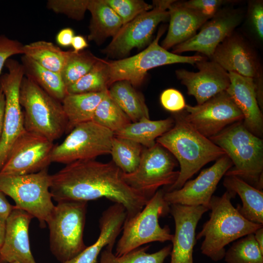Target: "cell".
Here are the masks:
<instances>
[{
	"label": "cell",
	"instance_id": "6da1fadb",
	"mask_svg": "<svg viewBox=\"0 0 263 263\" xmlns=\"http://www.w3.org/2000/svg\"><path fill=\"white\" fill-rule=\"evenodd\" d=\"M122 171L112 161L95 159L75 161L51 175L52 199L62 201H85L105 198L122 205L129 219L137 214L149 199L123 180Z\"/></svg>",
	"mask_w": 263,
	"mask_h": 263
},
{
	"label": "cell",
	"instance_id": "7a4b0ae2",
	"mask_svg": "<svg viewBox=\"0 0 263 263\" xmlns=\"http://www.w3.org/2000/svg\"><path fill=\"white\" fill-rule=\"evenodd\" d=\"M174 119L173 126L156 140L173 156L180 167L177 179L167 191L180 189L205 165L225 154L221 148L194 129L181 112L175 113Z\"/></svg>",
	"mask_w": 263,
	"mask_h": 263
},
{
	"label": "cell",
	"instance_id": "3957f363",
	"mask_svg": "<svg viewBox=\"0 0 263 263\" xmlns=\"http://www.w3.org/2000/svg\"><path fill=\"white\" fill-rule=\"evenodd\" d=\"M235 195L226 190L222 196H212L209 219L196 236L197 240L204 238L201 252L214 262L224 258L226 245L263 226L247 220L234 207L231 199Z\"/></svg>",
	"mask_w": 263,
	"mask_h": 263
},
{
	"label": "cell",
	"instance_id": "277c9868",
	"mask_svg": "<svg viewBox=\"0 0 263 263\" xmlns=\"http://www.w3.org/2000/svg\"><path fill=\"white\" fill-rule=\"evenodd\" d=\"M230 159L225 176L238 177L253 187L263 188V140L249 132L243 121L233 123L209 138Z\"/></svg>",
	"mask_w": 263,
	"mask_h": 263
},
{
	"label": "cell",
	"instance_id": "5b68a950",
	"mask_svg": "<svg viewBox=\"0 0 263 263\" xmlns=\"http://www.w3.org/2000/svg\"><path fill=\"white\" fill-rule=\"evenodd\" d=\"M19 102L25 130L54 142L66 132L67 121L60 101L24 76Z\"/></svg>",
	"mask_w": 263,
	"mask_h": 263
},
{
	"label": "cell",
	"instance_id": "8992f818",
	"mask_svg": "<svg viewBox=\"0 0 263 263\" xmlns=\"http://www.w3.org/2000/svg\"><path fill=\"white\" fill-rule=\"evenodd\" d=\"M87 202H57L47 222L50 249L61 263L75 257L87 246L83 240Z\"/></svg>",
	"mask_w": 263,
	"mask_h": 263
},
{
	"label": "cell",
	"instance_id": "52a82bcc",
	"mask_svg": "<svg viewBox=\"0 0 263 263\" xmlns=\"http://www.w3.org/2000/svg\"><path fill=\"white\" fill-rule=\"evenodd\" d=\"M50 185L51 175L48 168L24 175L0 172V191L14 201L15 207L37 219L41 227L47 225L55 206Z\"/></svg>",
	"mask_w": 263,
	"mask_h": 263
},
{
	"label": "cell",
	"instance_id": "ba28073f",
	"mask_svg": "<svg viewBox=\"0 0 263 263\" xmlns=\"http://www.w3.org/2000/svg\"><path fill=\"white\" fill-rule=\"evenodd\" d=\"M164 193L162 189L158 190L137 214L125 220L122 234L116 244L115 256H121L149 243L172 241L173 235L169 226L162 227L159 223V218L169 211Z\"/></svg>",
	"mask_w": 263,
	"mask_h": 263
},
{
	"label": "cell",
	"instance_id": "9c48e42d",
	"mask_svg": "<svg viewBox=\"0 0 263 263\" xmlns=\"http://www.w3.org/2000/svg\"><path fill=\"white\" fill-rule=\"evenodd\" d=\"M166 30L161 26L155 38L147 48L131 57L107 61L109 88L113 83L121 80L130 82L134 87L141 85L149 70L157 67L175 63L192 65L206 58L200 55L183 56L169 52L159 44Z\"/></svg>",
	"mask_w": 263,
	"mask_h": 263
},
{
	"label": "cell",
	"instance_id": "30bf717a",
	"mask_svg": "<svg viewBox=\"0 0 263 263\" xmlns=\"http://www.w3.org/2000/svg\"><path fill=\"white\" fill-rule=\"evenodd\" d=\"M177 161L159 143L143 149L140 163L131 173L122 172L125 183L150 199L161 186H170L178 178L179 171H174Z\"/></svg>",
	"mask_w": 263,
	"mask_h": 263
},
{
	"label": "cell",
	"instance_id": "8fae6325",
	"mask_svg": "<svg viewBox=\"0 0 263 263\" xmlns=\"http://www.w3.org/2000/svg\"><path fill=\"white\" fill-rule=\"evenodd\" d=\"M114 136L113 132L93 121L81 123L60 144L55 146L52 162L67 165L110 154Z\"/></svg>",
	"mask_w": 263,
	"mask_h": 263
},
{
	"label": "cell",
	"instance_id": "7c38bea8",
	"mask_svg": "<svg viewBox=\"0 0 263 263\" xmlns=\"http://www.w3.org/2000/svg\"><path fill=\"white\" fill-rule=\"evenodd\" d=\"M172 0H153V8L123 25L110 43L102 50L107 57L120 59L134 48L141 49L150 40L157 25L169 20Z\"/></svg>",
	"mask_w": 263,
	"mask_h": 263
},
{
	"label": "cell",
	"instance_id": "4fadbf2b",
	"mask_svg": "<svg viewBox=\"0 0 263 263\" xmlns=\"http://www.w3.org/2000/svg\"><path fill=\"white\" fill-rule=\"evenodd\" d=\"M5 66L8 72L0 75V89L5 99L4 127L0 141V171L14 144L25 131L19 102L21 83L25 76L23 67L12 58L8 59Z\"/></svg>",
	"mask_w": 263,
	"mask_h": 263
},
{
	"label": "cell",
	"instance_id": "5bb4252c",
	"mask_svg": "<svg viewBox=\"0 0 263 263\" xmlns=\"http://www.w3.org/2000/svg\"><path fill=\"white\" fill-rule=\"evenodd\" d=\"M181 113L194 129L208 138L244 120L243 114L226 91L202 104L194 106L186 104Z\"/></svg>",
	"mask_w": 263,
	"mask_h": 263
},
{
	"label": "cell",
	"instance_id": "9a60e30c",
	"mask_svg": "<svg viewBox=\"0 0 263 263\" xmlns=\"http://www.w3.org/2000/svg\"><path fill=\"white\" fill-rule=\"evenodd\" d=\"M54 142L26 130L13 146L0 172L24 175L47 169L52 162Z\"/></svg>",
	"mask_w": 263,
	"mask_h": 263
},
{
	"label": "cell",
	"instance_id": "2e32d148",
	"mask_svg": "<svg viewBox=\"0 0 263 263\" xmlns=\"http://www.w3.org/2000/svg\"><path fill=\"white\" fill-rule=\"evenodd\" d=\"M244 17L241 10L221 9L201 27L198 33L173 47L171 52L178 54L196 51L210 59L217 46L234 32L241 23Z\"/></svg>",
	"mask_w": 263,
	"mask_h": 263
},
{
	"label": "cell",
	"instance_id": "e0dca14e",
	"mask_svg": "<svg viewBox=\"0 0 263 263\" xmlns=\"http://www.w3.org/2000/svg\"><path fill=\"white\" fill-rule=\"evenodd\" d=\"M232 166L228 156L223 155L195 179L187 181L180 189L165 192V200L169 206H203L209 210L210 202L218 183Z\"/></svg>",
	"mask_w": 263,
	"mask_h": 263
},
{
	"label": "cell",
	"instance_id": "ac0fdd59",
	"mask_svg": "<svg viewBox=\"0 0 263 263\" xmlns=\"http://www.w3.org/2000/svg\"><path fill=\"white\" fill-rule=\"evenodd\" d=\"M211 60L228 73L263 79V72L257 54L245 38L235 32L226 37L216 48Z\"/></svg>",
	"mask_w": 263,
	"mask_h": 263
},
{
	"label": "cell",
	"instance_id": "d6986e66",
	"mask_svg": "<svg viewBox=\"0 0 263 263\" xmlns=\"http://www.w3.org/2000/svg\"><path fill=\"white\" fill-rule=\"evenodd\" d=\"M195 64L198 69L196 72L179 69L175 74L186 87L188 94L194 96L200 105L226 91L230 84V78L229 73L212 60L206 58Z\"/></svg>",
	"mask_w": 263,
	"mask_h": 263
},
{
	"label": "cell",
	"instance_id": "ffe728a7",
	"mask_svg": "<svg viewBox=\"0 0 263 263\" xmlns=\"http://www.w3.org/2000/svg\"><path fill=\"white\" fill-rule=\"evenodd\" d=\"M208 210L203 206H169V211L175 223L170 263H194L193 252L196 242V226L203 215Z\"/></svg>",
	"mask_w": 263,
	"mask_h": 263
},
{
	"label": "cell",
	"instance_id": "44dd1931",
	"mask_svg": "<svg viewBox=\"0 0 263 263\" xmlns=\"http://www.w3.org/2000/svg\"><path fill=\"white\" fill-rule=\"evenodd\" d=\"M33 218L32 215L14 206L6 220L5 239L0 250L2 263H37L31 250L29 236Z\"/></svg>",
	"mask_w": 263,
	"mask_h": 263
},
{
	"label": "cell",
	"instance_id": "7402d4cb",
	"mask_svg": "<svg viewBox=\"0 0 263 263\" xmlns=\"http://www.w3.org/2000/svg\"><path fill=\"white\" fill-rule=\"evenodd\" d=\"M230 84L226 90L244 116V126L262 138L263 115L258 104L254 79L229 72Z\"/></svg>",
	"mask_w": 263,
	"mask_h": 263
},
{
	"label": "cell",
	"instance_id": "603a6c76",
	"mask_svg": "<svg viewBox=\"0 0 263 263\" xmlns=\"http://www.w3.org/2000/svg\"><path fill=\"white\" fill-rule=\"evenodd\" d=\"M127 216L124 207L114 203L102 213L99 220V234L92 245L74 258L63 263H96L101 250L111 244H115L121 232Z\"/></svg>",
	"mask_w": 263,
	"mask_h": 263
},
{
	"label": "cell",
	"instance_id": "cb8c5ba5",
	"mask_svg": "<svg viewBox=\"0 0 263 263\" xmlns=\"http://www.w3.org/2000/svg\"><path fill=\"white\" fill-rule=\"evenodd\" d=\"M169 24L161 42L164 49L173 48L193 37L210 18L174 0L169 8Z\"/></svg>",
	"mask_w": 263,
	"mask_h": 263
},
{
	"label": "cell",
	"instance_id": "d4e9b609",
	"mask_svg": "<svg viewBox=\"0 0 263 263\" xmlns=\"http://www.w3.org/2000/svg\"><path fill=\"white\" fill-rule=\"evenodd\" d=\"M87 10L91 15L88 39L97 45L113 38L123 26L120 18L105 0H89Z\"/></svg>",
	"mask_w": 263,
	"mask_h": 263
},
{
	"label": "cell",
	"instance_id": "484cf974",
	"mask_svg": "<svg viewBox=\"0 0 263 263\" xmlns=\"http://www.w3.org/2000/svg\"><path fill=\"white\" fill-rule=\"evenodd\" d=\"M223 185L226 190L231 191L240 197L242 206L237 209L247 220L263 225V192L235 176H225Z\"/></svg>",
	"mask_w": 263,
	"mask_h": 263
},
{
	"label": "cell",
	"instance_id": "4316f807",
	"mask_svg": "<svg viewBox=\"0 0 263 263\" xmlns=\"http://www.w3.org/2000/svg\"><path fill=\"white\" fill-rule=\"evenodd\" d=\"M108 92L68 94L61 102L67 121L66 133L81 123L92 121L97 107Z\"/></svg>",
	"mask_w": 263,
	"mask_h": 263
},
{
	"label": "cell",
	"instance_id": "83f0119b",
	"mask_svg": "<svg viewBox=\"0 0 263 263\" xmlns=\"http://www.w3.org/2000/svg\"><path fill=\"white\" fill-rule=\"evenodd\" d=\"M171 118L159 120H151L143 118L131 122L121 130L114 133V136L127 139L150 148L156 143L157 138L169 131L174 125Z\"/></svg>",
	"mask_w": 263,
	"mask_h": 263
},
{
	"label": "cell",
	"instance_id": "f1b7e54d",
	"mask_svg": "<svg viewBox=\"0 0 263 263\" xmlns=\"http://www.w3.org/2000/svg\"><path fill=\"white\" fill-rule=\"evenodd\" d=\"M108 94L132 122L143 118H150L143 95L128 81H116L109 87Z\"/></svg>",
	"mask_w": 263,
	"mask_h": 263
},
{
	"label": "cell",
	"instance_id": "f546056e",
	"mask_svg": "<svg viewBox=\"0 0 263 263\" xmlns=\"http://www.w3.org/2000/svg\"><path fill=\"white\" fill-rule=\"evenodd\" d=\"M21 60L25 76L61 102L68 94L61 75L43 67L26 56L23 55Z\"/></svg>",
	"mask_w": 263,
	"mask_h": 263
},
{
	"label": "cell",
	"instance_id": "4dcf8cb0",
	"mask_svg": "<svg viewBox=\"0 0 263 263\" xmlns=\"http://www.w3.org/2000/svg\"><path fill=\"white\" fill-rule=\"evenodd\" d=\"M69 52L45 40L34 41L23 46V55L30 57L43 67L60 74Z\"/></svg>",
	"mask_w": 263,
	"mask_h": 263
},
{
	"label": "cell",
	"instance_id": "1f68e13d",
	"mask_svg": "<svg viewBox=\"0 0 263 263\" xmlns=\"http://www.w3.org/2000/svg\"><path fill=\"white\" fill-rule=\"evenodd\" d=\"M115 244L107 245L102 251L99 263H163L170 254L172 246L169 245L153 253L147 252L149 246L139 247L124 255L116 256L113 252Z\"/></svg>",
	"mask_w": 263,
	"mask_h": 263
},
{
	"label": "cell",
	"instance_id": "d6a6232c",
	"mask_svg": "<svg viewBox=\"0 0 263 263\" xmlns=\"http://www.w3.org/2000/svg\"><path fill=\"white\" fill-rule=\"evenodd\" d=\"M143 147L132 140L114 136L110 154L112 161L124 173H131L138 167Z\"/></svg>",
	"mask_w": 263,
	"mask_h": 263
},
{
	"label": "cell",
	"instance_id": "836d02e7",
	"mask_svg": "<svg viewBox=\"0 0 263 263\" xmlns=\"http://www.w3.org/2000/svg\"><path fill=\"white\" fill-rule=\"evenodd\" d=\"M108 84L107 61L99 58L92 69L67 87V91L69 94L106 92L109 89Z\"/></svg>",
	"mask_w": 263,
	"mask_h": 263
},
{
	"label": "cell",
	"instance_id": "e575fe53",
	"mask_svg": "<svg viewBox=\"0 0 263 263\" xmlns=\"http://www.w3.org/2000/svg\"><path fill=\"white\" fill-rule=\"evenodd\" d=\"M92 121L110 130L114 134L132 122L110 97L108 92L97 107Z\"/></svg>",
	"mask_w": 263,
	"mask_h": 263
},
{
	"label": "cell",
	"instance_id": "d590c367",
	"mask_svg": "<svg viewBox=\"0 0 263 263\" xmlns=\"http://www.w3.org/2000/svg\"><path fill=\"white\" fill-rule=\"evenodd\" d=\"M99 59L88 50L78 53L70 51L67 60L60 74L66 87L88 73Z\"/></svg>",
	"mask_w": 263,
	"mask_h": 263
},
{
	"label": "cell",
	"instance_id": "8d00e7d4",
	"mask_svg": "<svg viewBox=\"0 0 263 263\" xmlns=\"http://www.w3.org/2000/svg\"><path fill=\"white\" fill-rule=\"evenodd\" d=\"M224 259L226 263H263V252L251 233L235 241Z\"/></svg>",
	"mask_w": 263,
	"mask_h": 263
},
{
	"label": "cell",
	"instance_id": "74e56055",
	"mask_svg": "<svg viewBox=\"0 0 263 263\" xmlns=\"http://www.w3.org/2000/svg\"><path fill=\"white\" fill-rule=\"evenodd\" d=\"M105 1L120 18L123 25L153 8L152 5L142 0H105Z\"/></svg>",
	"mask_w": 263,
	"mask_h": 263
},
{
	"label": "cell",
	"instance_id": "f35d334b",
	"mask_svg": "<svg viewBox=\"0 0 263 263\" xmlns=\"http://www.w3.org/2000/svg\"><path fill=\"white\" fill-rule=\"evenodd\" d=\"M89 2V0H49L46 6L56 13L80 20L84 17Z\"/></svg>",
	"mask_w": 263,
	"mask_h": 263
},
{
	"label": "cell",
	"instance_id": "ab89813d",
	"mask_svg": "<svg viewBox=\"0 0 263 263\" xmlns=\"http://www.w3.org/2000/svg\"><path fill=\"white\" fill-rule=\"evenodd\" d=\"M247 20L255 37L260 41H263V0H252L249 2L247 10Z\"/></svg>",
	"mask_w": 263,
	"mask_h": 263
},
{
	"label": "cell",
	"instance_id": "60d3db41",
	"mask_svg": "<svg viewBox=\"0 0 263 263\" xmlns=\"http://www.w3.org/2000/svg\"><path fill=\"white\" fill-rule=\"evenodd\" d=\"M160 100L163 108L172 113L182 112L186 105L183 94L173 88L164 90L161 94Z\"/></svg>",
	"mask_w": 263,
	"mask_h": 263
},
{
	"label": "cell",
	"instance_id": "b9f144b4",
	"mask_svg": "<svg viewBox=\"0 0 263 263\" xmlns=\"http://www.w3.org/2000/svg\"><path fill=\"white\" fill-rule=\"evenodd\" d=\"M182 2L185 6L195 10L211 19L221 9L223 5L230 2V0H190Z\"/></svg>",
	"mask_w": 263,
	"mask_h": 263
},
{
	"label": "cell",
	"instance_id": "7bdbcfd3",
	"mask_svg": "<svg viewBox=\"0 0 263 263\" xmlns=\"http://www.w3.org/2000/svg\"><path fill=\"white\" fill-rule=\"evenodd\" d=\"M23 44L17 40L0 35V75L8 59L12 56L23 55Z\"/></svg>",
	"mask_w": 263,
	"mask_h": 263
},
{
	"label": "cell",
	"instance_id": "ee69618b",
	"mask_svg": "<svg viewBox=\"0 0 263 263\" xmlns=\"http://www.w3.org/2000/svg\"><path fill=\"white\" fill-rule=\"evenodd\" d=\"M75 36L73 29L67 27L61 29L56 34V41L57 44L62 47L71 46L72 41Z\"/></svg>",
	"mask_w": 263,
	"mask_h": 263
},
{
	"label": "cell",
	"instance_id": "f6af8a7d",
	"mask_svg": "<svg viewBox=\"0 0 263 263\" xmlns=\"http://www.w3.org/2000/svg\"><path fill=\"white\" fill-rule=\"evenodd\" d=\"M14 208L9 203L5 195L0 191V219L6 221Z\"/></svg>",
	"mask_w": 263,
	"mask_h": 263
},
{
	"label": "cell",
	"instance_id": "bcb514c9",
	"mask_svg": "<svg viewBox=\"0 0 263 263\" xmlns=\"http://www.w3.org/2000/svg\"><path fill=\"white\" fill-rule=\"evenodd\" d=\"M71 46L74 52L78 53L87 48L88 46V43L83 36L77 35L73 38Z\"/></svg>",
	"mask_w": 263,
	"mask_h": 263
},
{
	"label": "cell",
	"instance_id": "7dc6e473",
	"mask_svg": "<svg viewBox=\"0 0 263 263\" xmlns=\"http://www.w3.org/2000/svg\"><path fill=\"white\" fill-rule=\"evenodd\" d=\"M5 96L0 89V141L2 134L5 114Z\"/></svg>",
	"mask_w": 263,
	"mask_h": 263
},
{
	"label": "cell",
	"instance_id": "c3c4849f",
	"mask_svg": "<svg viewBox=\"0 0 263 263\" xmlns=\"http://www.w3.org/2000/svg\"><path fill=\"white\" fill-rule=\"evenodd\" d=\"M253 234L256 242L263 252V226L258 229Z\"/></svg>",
	"mask_w": 263,
	"mask_h": 263
},
{
	"label": "cell",
	"instance_id": "681fc988",
	"mask_svg": "<svg viewBox=\"0 0 263 263\" xmlns=\"http://www.w3.org/2000/svg\"><path fill=\"white\" fill-rule=\"evenodd\" d=\"M6 232V221L0 219V250L4 243Z\"/></svg>",
	"mask_w": 263,
	"mask_h": 263
},
{
	"label": "cell",
	"instance_id": "f907efd6",
	"mask_svg": "<svg viewBox=\"0 0 263 263\" xmlns=\"http://www.w3.org/2000/svg\"><path fill=\"white\" fill-rule=\"evenodd\" d=\"M19 263L18 262H14V263Z\"/></svg>",
	"mask_w": 263,
	"mask_h": 263
},
{
	"label": "cell",
	"instance_id": "816d5d0a",
	"mask_svg": "<svg viewBox=\"0 0 263 263\" xmlns=\"http://www.w3.org/2000/svg\"><path fill=\"white\" fill-rule=\"evenodd\" d=\"M0 263H2L0 262Z\"/></svg>",
	"mask_w": 263,
	"mask_h": 263
}]
</instances>
